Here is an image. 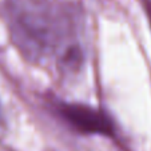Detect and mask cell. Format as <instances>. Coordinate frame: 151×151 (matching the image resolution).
<instances>
[{"instance_id": "6da1fadb", "label": "cell", "mask_w": 151, "mask_h": 151, "mask_svg": "<svg viewBox=\"0 0 151 151\" xmlns=\"http://www.w3.org/2000/svg\"><path fill=\"white\" fill-rule=\"evenodd\" d=\"M15 46L31 62L56 55L75 40L64 12L54 0H7Z\"/></svg>"}, {"instance_id": "7a4b0ae2", "label": "cell", "mask_w": 151, "mask_h": 151, "mask_svg": "<svg viewBox=\"0 0 151 151\" xmlns=\"http://www.w3.org/2000/svg\"><path fill=\"white\" fill-rule=\"evenodd\" d=\"M56 112L72 130L83 135L114 137L115 124L104 111L80 103H59Z\"/></svg>"}, {"instance_id": "3957f363", "label": "cell", "mask_w": 151, "mask_h": 151, "mask_svg": "<svg viewBox=\"0 0 151 151\" xmlns=\"http://www.w3.org/2000/svg\"><path fill=\"white\" fill-rule=\"evenodd\" d=\"M146 14H147L148 17V24H150V28H151V0H146Z\"/></svg>"}, {"instance_id": "277c9868", "label": "cell", "mask_w": 151, "mask_h": 151, "mask_svg": "<svg viewBox=\"0 0 151 151\" xmlns=\"http://www.w3.org/2000/svg\"><path fill=\"white\" fill-rule=\"evenodd\" d=\"M0 122H1V110H0Z\"/></svg>"}]
</instances>
